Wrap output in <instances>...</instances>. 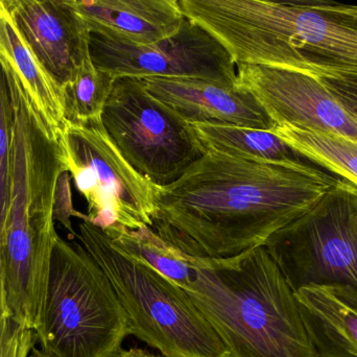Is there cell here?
Wrapping results in <instances>:
<instances>
[{
    "instance_id": "cell-20",
    "label": "cell",
    "mask_w": 357,
    "mask_h": 357,
    "mask_svg": "<svg viewBox=\"0 0 357 357\" xmlns=\"http://www.w3.org/2000/svg\"><path fill=\"white\" fill-rule=\"evenodd\" d=\"M115 77L98 68L87 56L73 79L62 87L65 115L68 125L102 123V113L112 91Z\"/></svg>"
},
{
    "instance_id": "cell-25",
    "label": "cell",
    "mask_w": 357,
    "mask_h": 357,
    "mask_svg": "<svg viewBox=\"0 0 357 357\" xmlns=\"http://www.w3.org/2000/svg\"><path fill=\"white\" fill-rule=\"evenodd\" d=\"M316 8L322 10L335 20L357 29V6L335 3L333 6H316Z\"/></svg>"
},
{
    "instance_id": "cell-1",
    "label": "cell",
    "mask_w": 357,
    "mask_h": 357,
    "mask_svg": "<svg viewBox=\"0 0 357 357\" xmlns=\"http://www.w3.org/2000/svg\"><path fill=\"white\" fill-rule=\"evenodd\" d=\"M343 182L207 150L159 187L151 228L185 255L230 258L266 245Z\"/></svg>"
},
{
    "instance_id": "cell-7",
    "label": "cell",
    "mask_w": 357,
    "mask_h": 357,
    "mask_svg": "<svg viewBox=\"0 0 357 357\" xmlns=\"http://www.w3.org/2000/svg\"><path fill=\"white\" fill-rule=\"evenodd\" d=\"M264 247L294 291L326 287L357 306V187H333Z\"/></svg>"
},
{
    "instance_id": "cell-21",
    "label": "cell",
    "mask_w": 357,
    "mask_h": 357,
    "mask_svg": "<svg viewBox=\"0 0 357 357\" xmlns=\"http://www.w3.org/2000/svg\"><path fill=\"white\" fill-rule=\"evenodd\" d=\"M13 110L10 90L0 67V253L3 249L12 175Z\"/></svg>"
},
{
    "instance_id": "cell-13",
    "label": "cell",
    "mask_w": 357,
    "mask_h": 357,
    "mask_svg": "<svg viewBox=\"0 0 357 357\" xmlns=\"http://www.w3.org/2000/svg\"><path fill=\"white\" fill-rule=\"evenodd\" d=\"M148 91L189 123H218L273 131L274 119L248 90L182 77L142 79Z\"/></svg>"
},
{
    "instance_id": "cell-27",
    "label": "cell",
    "mask_w": 357,
    "mask_h": 357,
    "mask_svg": "<svg viewBox=\"0 0 357 357\" xmlns=\"http://www.w3.org/2000/svg\"><path fill=\"white\" fill-rule=\"evenodd\" d=\"M260 1L273 2V3L289 4L300 6H324L337 3L335 0H260Z\"/></svg>"
},
{
    "instance_id": "cell-16",
    "label": "cell",
    "mask_w": 357,
    "mask_h": 357,
    "mask_svg": "<svg viewBox=\"0 0 357 357\" xmlns=\"http://www.w3.org/2000/svg\"><path fill=\"white\" fill-rule=\"evenodd\" d=\"M191 126L206 151L280 165L322 180L346 181L289 146L272 131L218 123Z\"/></svg>"
},
{
    "instance_id": "cell-2",
    "label": "cell",
    "mask_w": 357,
    "mask_h": 357,
    "mask_svg": "<svg viewBox=\"0 0 357 357\" xmlns=\"http://www.w3.org/2000/svg\"><path fill=\"white\" fill-rule=\"evenodd\" d=\"M6 83L13 110L12 175L0 279L13 321L35 333L59 237L54 193L66 169L60 146L46 133L24 92L14 82Z\"/></svg>"
},
{
    "instance_id": "cell-28",
    "label": "cell",
    "mask_w": 357,
    "mask_h": 357,
    "mask_svg": "<svg viewBox=\"0 0 357 357\" xmlns=\"http://www.w3.org/2000/svg\"><path fill=\"white\" fill-rule=\"evenodd\" d=\"M111 357H160L146 351V350L139 349V348H129V349H119L114 356Z\"/></svg>"
},
{
    "instance_id": "cell-5",
    "label": "cell",
    "mask_w": 357,
    "mask_h": 357,
    "mask_svg": "<svg viewBox=\"0 0 357 357\" xmlns=\"http://www.w3.org/2000/svg\"><path fill=\"white\" fill-rule=\"evenodd\" d=\"M75 239L108 277L125 310L129 335L165 357H230L220 335L180 285L119 251L88 220H81Z\"/></svg>"
},
{
    "instance_id": "cell-26",
    "label": "cell",
    "mask_w": 357,
    "mask_h": 357,
    "mask_svg": "<svg viewBox=\"0 0 357 357\" xmlns=\"http://www.w3.org/2000/svg\"><path fill=\"white\" fill-rule=\"evenodd\" d=\"M19 326L13 321L6 305V297H4L3 287H2L1 279H0V354L2 348L6 345L8 337L13 335L15 329Z\"/></svg>"
},
{
    "instance_id": "cell-9",
    "label": "cell",
    "mask_w": 357,
    "mask_h": 357,
    "mask_svg": "<svg viewBox=\"0 0 357 357\" xmlns=\"http://www.w3.org/2000/svg\"><path fill=\"white\" fill-rule=\"evenodd\" d=\"M61 159L88 204L84 220L102 232L152 227L159 186L123 158L104 125H68Z\"/></svg>"
},
{
    "instance_id": "cell-12",
    "label": "cell",
    "mask_w": 357,
    "mask_h": 357,
    "mask_svg": "<svg viewBox=\"0 0 357 357\" xmlns=\"http://www.w3.org/2000/svg\"><path fill=\"white\" fill-rule=\"evenodd\" d=\"M44 68L63 87L90 56V31L69 2L2 0Z\"/></svg>"
},
{
    "instance_id": "cell-11",
    "label": "cell",
    "mask_w": 357,
    "mask_h": 357,
    "mask_svg": "<svg viewBox=\"0 0 357 357\" xmlns=\"http://www.w3.org/2000/svg\"><path fill=\"white\" fill-rule=\"evenodd\" d=\"M235 85L251 92L278 125L341 136L357 142V121L320 77L259 65H237Z\"/></svg>"
},
{
    "instance_id": "cell-17",
    "label": "cell",
    "mask_w": 357,
    "mask_h": 357,
    "mask_svg": "<svg viewBox=\"0 0 357 357\" xmlns=\"http://www.w3.org/2000/svg\"><path fill=\"white\" fill-rule=\"evenodd\" d=\"M295 294L317 357H357V306L326 287Z\"/></svg>"
},
{
    "instance_id": "cell-29",
    "label": "cell",
    "mask_w": 357,
    "mask_h": 357,
    "mask_svg": "<svg viewBox=\"0 0 357 357\" xmlns=\"http://www.w3.org/2000/svg\"><path fill=\"white\" fill-rule=\"evenodd\" d=\"M61 1L71 2L73 1V0H61Z\"/></svg>"
},
{
    "instance_id": "cell-18",
    "label": "cell",
    "mask_w": 357,
    "mask_h": 357,
    "mask_svg": "<svg viewBox=\"0 0 357 357\" xmlns=\"http://www.w3.org/2000/svg\"><path fill=\"white\" fill-rule=\"evenodd\" d=\"M104 233L119 251L148 264L182 289L188 287L193 275L190 256L165 241L151 227H119Z\"/></svg>"
},
{
    "instance_id": "cell-15",
    "label": "cell",
    "mask_w": 357,
    "mask_h": 357,
    "mask_svg": "<svg viewBox=\"0 0 357 357\" xmlns=\"http://www.w3.org/2000/svg\"><path fill=\"white\" fill-rule=\"evenodd\" d=\"M91 33L133 44L174 35L185 17L178 0H73Z\"/></svg>"
},
{
    "instance_id": "cell-8",
    "label": "cell",
    "mask_w": 357,
    "mask_h": 357,
    "mask_svg": "<svg viewBox=\"0 0 357 357\" xmlns=\"http://www.w3.org/2000/svg\"><path fill=\"white\" fill-rule=\"evenodd\" d=\"M102 125L123 158L153 184H173L206 150L191 123L157 100L142 79H115Z\"/></svg>"
},
{
    "instance_id": "cell-24",
    "label": "cell",
    "mask_w": 357,
    "mask_h": 357,
    "mask_svg": "<svg viewBox=\"0 0 357 357\" xmlns=\"http://www.w3.org/2000/svg\"><path fill=\"white\" fill-rule=\"evenodd\" d=\"M36 342L33 331L19 326L6 344L0 357H27Z\"/></svg>"
},
{
    "instance_id": "cell-4",
    "label": "cell",
    "mask_w": 357,
    "mask_h": 357,
    "mask_svg": "<svg viewBox=\"0 0 357 357\" xmlns=\"http://www.w3.org/2000/svg\"><path fill=\"white\" fill-rule=\"evenodd\" d=\"M237 65L357 79V29L312 6L260 0H178Z\"/></svg>"
},
{
    "instance_id": "cell-14",
    "label": "cell",
    "mask_w": 357,
    "mask_h": 357,
    "mask_svg": "<svg viewBox=\"0 0 357 357\" xmlns=\"http://www.w3.org/2000/svg\"><path fill=\"white\" fill-rule=\"evenodd\" d=\"M0 67L35 109L46 133L58 144L68 131L62 87L44 68L15 24L10 10L0 0Z\"/></svg>"
},
{
    "instance_id": "cell-10",
    "label": "cell",
    "mask_w": 357,
    "mask_h": 357,
    "mask_svg": "<svg viewBox=\"0 0 357 357\" xmlns=\"http://www.w3.org/2000/svg\"><path fill=\"white\" fill-rule=\"evenodd\" d=\"M90 56L98 68L119 77H182L235 86L236 64L206 29L185 18L174 35L133 44L90 33Z\"/></svg>"
},
{
    "instance_id": "cell-23",
    "label": "cell",
    "mask_w": 357,
    "mask_h": 357,
    "mask_svg": "<svg viewBox=\"0 0 357 357\" xmlns=\"http://www.w3.org/2000/svg\"><path fill=\"white\" fill-rule=\"evenodd\" d=\"M320 77L333 96L357 121V79L345 77Z\"/></svg>"
},
{
    "instance_id": "cell-22",
    "label": "cell",
    "mask_w": 357,
    "mask_h": 357,
    "mask_svg": "<svg viewBox=\"0 0 357 357\" xmlns=\"http://www.w3.org/2000/svg\"><path fill=\"white\" fill-rule=\"evenodd\" d=\"M70 178L68 172H63L59 178L56 193H54V222H58L68 231L69 238L75 241L77 232L73 230L71 218L84 220L85 214L79 213L73 208Z\"/></svg>"
},
{
    "instance_id": "cell-6",
    "label": "cell",
    "mask_w": 357,
    "mask_h": 357,
    "mask_svg": "<svg viewBox=\"0 0 357 357\" xmlns=\"http://www.w3.org/2000/svg\"><path fill=\"white\" fill-rule=\"evenodd\" d=\"M33 333L52 357H111L129 335L112 284L77 239L56 238L43 312Z\"/></svg>"
},
{
    "instance_id": "cell-3",
    "label": "cell",
    "mask_w": 357,
    "mask_h": 357,
    "mask_svg": "<svg viewBox=\"0 0 357 357\" xmlns=\"http://www.w3.org/2000/svg\"><path fill=\"white\" fill-rule=\"evenodd\" d=\"M191 264L185 291L230 357H317L295 291L264 245Z\"/></svg>"
},
{
    "instance_id": "cell-19",
    "label": "cell",
    "mask_w": 357,
    "mask_h": 357,
    "mask_svg": "<svg viewBox=\"0 0 357 357\" xmlns=\"http://www.w3.org/2000/svg\"><path fill=\"white\" fill-rule=\"evenodd\" d=\"M272 132L302 154L357 187V142L289 125H278Z\"/></svg>"
}]
</instances>
